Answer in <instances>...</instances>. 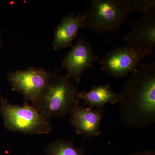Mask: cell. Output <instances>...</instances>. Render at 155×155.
<instances>
[{
  "mask_svg": "<svg viewBox=\"0 0 155 155\" xmlns=\"http://www.w3.org/2000/svg\"><path fill=\"white\" fill-rule=\"evenodd\" d=\"M122 123L142 129L155 122V62L142 64L130 74L121 92Z\"/></svg>",
  "mask_w": 155,
  "mask_h": 155,
  "instance_id": "obj_1",
  "label": "cell"
},
{
  "mask_svg": "<svg viewBox=\"0 0 155 155\" xmlns=\"http://www.w3.org/2000/svg\"><path fill=\"white\" fill-rule=\"evenodd\" d=\"M155 8L154 0H91L84 28L108 33L118 29L134 13L147 14Z\"/></svg>",
  "mask_w": 155,
  "mask_h": 155,
  "instance_id": "obj_2",
  "label": "cell"
},
{
  "mask_svg": "<svg viewBox=\"0 0 155 155\" xmlns=\"http://www.w3.org/2000/svg\"><path fill=\"white\" fill-rule=\"evenodd\" d=\"M80 92L71 78L57 73L33 105L48 119L65 117L80 104Z\"/></svg>",
  "mask_w": 155,
  "mask_h": 155,
  "instance_id": "obj_3",
  "label": "cell"
},
{
  "mask_svg": "<svg viewBox=\"0 0 155 155\" xmlns=\"http://www.w3.org/2000/svg\"><path fill=\"white\" fill-rule=\"evenodd\" d=\"M0 115L5 127L12 132L45 134L52 130L49 119L41 114L33 105L26 102L22 105L13 104L2 96Z\"/></svg>",
  "mask_w": 155,
  "mask_h": 155,
  "instance_id": "obj_4",
  "label": "cell"
},
{
  "mask_svg": "<svg viewBox=\"0 0 155 155\" xmlns=\"http://www.w3.org/2000/svg\"><path fill=\"white\" fill-rule=\"evenodd\" d=\"M58 71L29 67L24 70H11L7 79L12 91L23 96L24 102L33 105Z\"/></svg>",
  "mask_w": 155,
  "mask_h": 155,
  "instance_id": "obj_5",
  "label": "cell"
},
{
  "mask_svg": "<svg viewBox=\"0 0 155 155\" xmlns=\"http://www.w3.org/2000/svg\"><path fill=\"white\" fill-rule=\"evenodd\" d=\"M151 54L128 45L117 47L101 59V69L114 78L127 77L136 70L142 61Z\"/></svg>",
  "mask_w": 155,
  "mask_h": 155,
  "instance_id": "obj_6",
  "label": "cell"
},
{
  "mask_svg": "<svg viewBox=\"0 0 155 155\" xmlns=\"http://www.w3.org/2000/svg\"><path fill=\"white\" fill-rule=\"evenodd\" d=\"M99 61L98 56L94 52L91 44L85 39H78L61 60L67 75L79 84L81 75L85 70L94 69V63Z\"/></svg>",
  "mask_w": 155,
  "mask_h": 155,
  "instance_id": "obj_7",
  "label": "cell"
},
{
  "mask_svg": "<svg viewBox=\"0 0 155 155\" xmlns=\"http://www.w3.org/2000/svg\"><path fill=\"white\" fill-rule=\"evenodd\" d=\"M130 32L122 37L128 45L152 54L155 47V9L131 22Z\"/></svg>",
  "mask_w": 155,
  "mask_h": 155,
  "instance_id": "obj_8",
  "label": "cell"
},
{
  "mask_svg": "<svg viewBox=\"0 0 155 155\" xmlns=\"http://www.w3.org/2000/svg\"><path fill=\"white\" fill-rule=\"evenodd\" d=\"M104 108L76 106L71 112L69 122L76 133L84 139L98 136L101 134V124Z\"/></svg>",
  "mask_w": 155,
  "mask_h": 155,
  "instance_id": "obj_9",
  "label": "cell"
},
{
  "mask_svg": "<svg viewBox=\"0 0 155 155\" xmlns=\"http://www.w3.org/2000/svg\"><path fill=\"white\" fill-rule=\"evenodd\" d=\"M85 17V13L78 12L77 14L69 13L62 18L54 32L52 42L54 51L72 46L73 41L77 38L78 31L84 28Z\"/></svg>",
  "mask_w": 155,
  "mask_h": 155,
  "instance_id": "obj_10",
  "label": "cell"
},
{
  "mask_svg": "<svg viewBox=\"0 0 155 155\" xmlns=\"http://www.w3.org/2000/svg\"><path fill=\"white\" fill-rule=\"evenodd\" d=\"M80 99L83 100L84 105L91 107L104 108L107 104H116L121 99L120 94L115 93L111 88L110 84L93 85L89 91H80Z\"/></svg>",
  "mask_w": 155,
  "mask_h": 155,
  "instance_id": "obj_11",
  "label": "cell"
},
{
  "mask_svg": "<svg viewBox=\"0 0 155 155\" xmlns=\"http://www.w3.org/2000/svg\"><path fill=\"white\" fill-rule=\"evenodd\" d=\"M45 155H84L81 148L75 146L71 142L58 140L48 145L45 150Z\"/></svg>",
  "mask_w": 155,
  "mask_h": 155,
  "instance_id": "obj_12",
  "label": "cell"
},
{
  "mask_svg": "<svg viewBox=\"0 0 155 155\" xmlns=\"http://www.w3.org/2000/svg\"><path fill=\"white\" fill-rule=\"evenodd\" d=\"M128 155H155V152L154 151L152 150H147L133 153Z\"/></svg>",
  "mask_w": 155,
  "mask_h": 155,
  "instance_id": "obj_13",
  "label": "cell"
},
{
  "mask_svg": "<svg viewBox=\"0 0 155 155\" xmlns=\"http://www.w3.org/2000/svg\"><path fill=\"white\" fill-rule=\"evenodd\" d=\"M4 44V38H3V35L1 29H0V53L2 50Z\"/></svg>",
  "mask_w": 155,
  "mask_h": 155,
  "instance_id": "obj_14",
  "label": "cell"
},
{
  "mask_svg": "<svg viewBox=\"0 0 155 155\" xmlns=\"http://www.w3.org/2000/svg\"><path fill=\"white\" fill-rule=\"evenodd\" d=\"M3 96L2 95V93H1V90H0V103H1V99H2V97Z\"/></svg>",
  "mask_w": 155,
  "mask_h": 155,
  "instance_id": "obj_15",
  "label": "cell"
}]
</instances>
